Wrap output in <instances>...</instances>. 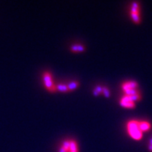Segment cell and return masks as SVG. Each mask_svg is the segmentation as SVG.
<instances>
[{"label":"cell","instance_id":"6da1fadb","mask_svg":"<svg viewBox=\"0 0 152 152\" xmlns=\"http://www.w3.org/2000/svg\"><path fill=\"white\" fill-rule=\"evenodd\" d=\"M127 131H128V134L130 136V137L136 141L142 140V137H143V132L140 130V121H138L132 120V121H129L127 124Z\"/></svg>","mask_w":152,"mask_h":152},{"label":"cell","instance_id":"7a4b0ae2","mask_svg":"<svg viewBox=\"0 0 152 152\" xmlns=\"http://www.w3.org/2000/svg\"><path fill=\"white\" fill-rule=\"evenodd\" d=\"M137 87L138 84L135 81L125 82L122 85V90L125 92V94L128 96H131L140 92V91L137 90Z\"/></svg>","mask_w":152,"mask_h":152},{"label":"cell","instance_id":"3957f363","mask_svg":"<svg viewBox=\"0 0 152 152\" xmlns=\"http://www.w3.org/2000/svg\"><path fill=\"white\" fill-rule=\"evenodd\" d=\"M43 80L44 83H45V85L47 90L51 92H54L55 91H56V85L54 84L52 75H51L50 73H49V72H45L43 75Z\"/></svg>","mask_w":152,"mask_h":152},{"label":"cell","instance_id":"277c9868","mask_svg":"<svg viewBox=\"0 0 152 152\" xmlns=\"http://www.w3.org/2000/svg\"><path fill=\"white\" fill-rule=\"evenodd\" d=\"M120 104L123 108L126 109H134L135 107V104L128 95H124L120 100Z\"/></svg>","mask_w":152,"mask_h":152},{"label":"cell","instance_id":"5b68a950","mask_svg":"<svg viewBox=\"0 0 152 152\" xmlns=\"http://www.w3.org/2000/svg\"><path fill=\"white\" fill-rule=\"evenodd\" d=\"M151 128V125L147 121H140V128L142 132H148Z\"/></svg>","mask_w":152,"mask_h":152},{"label":"cell","instance_id":"8992f818","mask_svg":"<svg viewBox=\"0 0 152 152\" xmlns=\"http://www.w3.org/2000/svg\"><path fill=\"white\" fill-rule=\"evenodd\" d=\"M71 51L73 52H83L85 51V47L82 45H73L71 47Z\"/></svg>","mask_w":152,"mask_h":152},{"label":"cell","instance_id":"52a82bcc","mask_svg":"<svg viewBox=\"0 0 152 152\" xmlns=\"http://www.w3.org/2000/svg\"><path fill=\"white\" fill-rule=\"evenodd\" d=\"M69 152H79L78 144L75 140H70V147Z\"/></svg>","mask_w":152,"mask_h":152},{"label":"cell","instance_id":"ba28073f","mask_svg":"<svg viewBox=\"0 0 152 152\" xmlns=\"http://www.w3.org/2000/svg\"><path fill=\"white\" fill-rule=\"evenodd\" d=\"M140 13L137 12H130V16L131 18L132 19V20L135 23H140V21H141V19H140Z\"/></svg>","mask_w":152,"mask_h":152},{"label":"cell","instance_id":"9c48e42d","mask_svg":"<svg viewBox=\"0 0 152 152\" xmlns=\"http://www.w3.org/2000/svg\"><path fill=\"white\" fill-rule=\"evenodd\" d=\"M56 90L59 91V92H69L68 85L66 84H58L56 85Z\"/></svg>","mask_w":152,"mask_h":152},{"label":"cell","instance_id":"30bf717a","mask_svg":"<svg viewBox=\"0 0 152 152\" xmlns=\"http://www.w3.org/2000/svg\"><path fill=\"white\" fill-rule=\"evenodd\" d=\"M79 85L80 84L78 82L74 81V82H71V83H68L67 85H68V90H69V91H73L74 90H75V89L79 86Z\"/></svg>","mask_w":152,"mask_h":152},{"label":"cell","instance_id":"8fae6325","mask_svg":"<svg viewBox=\"0 0 152 152\" xmlns=\"http://www.w3.org/2000/svg\"><path fill=\"white\" fill-rule=\"evenodd\" d=\"M130 96V98L132 99L133 102H138V101H140L142 99V96H141V94H140V92L137 93V94H134L133 95H131V96Z\"/></svg>","mask_w":152,"mask_h":152},{"label":"cell","instance_id":"7c38bea8","mask_svg":"<svg viewBox=\"0 0 152 152\" xmlns=\"http://www.w3.org/2000/svg\"><path fill=\"white\" fill-rule=\"evenodd\" d=\"M102 93V86H96L93 91V94L95 96H97Z\"/></svg>","mask_w":152,"mask_h":152},{"label":"cell","instance_id":"4fadbf2b","mask_svg":"<svg viewBox=\"0 0 152 152\" xmlns=\"http://www.w3.org/2000/svg\"><path fill=\"white\" fill-rule=\"evenodd\" d=\"M102 93L105 96V97L109 98L110 96V91L106 87H102Z\"/></svg>","mask_w":152,"mask_h":152},{"label":"cell","instance_id":"5bb4252c","mask_svg":"<svg viewBox=\"0 0 152 152\" xmlns=\"http://www.w3.org/2000/svg\"><path fill=\"white\" fill-rule=\"evenodd\" d=\"M58 152H68L67 151H66V150L65 149H64V147H62V146H61V147H60V149H59V150H58Z\"/></svg>","mask_w":152,"mask_h":152},{"label":"cell","instance_id":"9a60e30c","mask_svg":"<svg viewBox=\"0 0 152 152\" xmlns=\"http://www.w3.org/2000/svg\"><path fill=\"white\" fill-rule=\"evenodd\" d=\"M149 150L151 152H152V145H151V144H149Z\"/></svg>","mask_w":152,"mask_h":152}]
</instances>
